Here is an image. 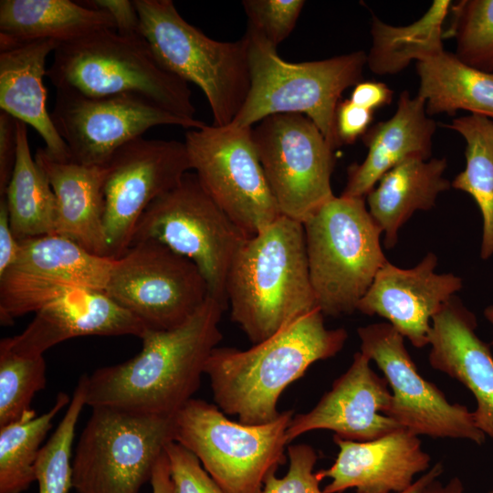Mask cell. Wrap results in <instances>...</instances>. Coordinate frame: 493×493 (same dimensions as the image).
Here are the masks:
<instances>
[{
	"label": "cell",
	"instance_id": "21",
	"mask_svg": "<svg viewBox=\"0 0 493 493\" xmlns=\"http://www.w3.org/2000/svg\"><path fill=\"white\" fill-rule=\"evenodd\" d=\"M477 326L475 314L456 296L451 298L432 319L429 362L471 392L475 424L493 439V356Z\"/></svg>",
	"mask_w": 493,
	"mask_h": 493
},
{
	"label": "cell",
	"instance_id": "39",
	"mask_svg": "<svg viewBox=\"0 0 493 493\" xmlns=\"http://www.w3.org/2000/svg\"><path fill=\"white\" fill-rule=\"evenodd\" d=\"M373 111L353 103L340 101L336 111V130L341 144H351L369 130Z\"/></svg>",
	"mask_w": 493,
	"mask_h": 493
},
{
	"label": "cell",
	"instance_id": "46",
	"mask_svg": "<svg viewBox=\"0 0 493 493\" xmlns=\"http://www.w3.org/2000/svg\"><path fill=\"white\" fill-rule=\"evenodd\" d=\"M484 315H485L486 319L493 326V305H490V306H488V307H487L485 309ZM492 346H493V341H492Z\"/></svg>",
	"mask_w": 493,
	"mask_h": 493
},
{
	"label": "cell",
	"instance_id": "40",
	"mask_svg": "<svg viewBox=\"0 0 493 493\" xmlns=\"http://www.w3.org/2000/svg\"><path fill=\"white\" fill-rule=\"evenodd\" d=\"M17 153V120L0 111V196L6 193Z\"/></svg>",
	"mask_w": 493,
	"mask_h": 493
},
{
	"label": "cell",
	"instance_id": "14",
	"mask_svg": "<svg viewBox=\"0 0 493 493\" xmlns=\"http://www.w3.org/2000/svg\"><path fill=\"white\" fill-rule=\"evenodd\" d=\"M357 333L361 352L377 364L392 390L387 416L416 435L484 444L486 435L477 427L473 412L451 404L435 384L420 375L404 337L390 323L362 326Z\"/></svg>",
	"mask_w": 493,
	"mask_h": 493
},
{
	"label": "cell",
	"instance_id": "41",
	"mask_svg": "<svg viewBox=\"0 0 493 493\" xmlns=\"http://www.w3.org/2000/svg\"><path fill=\"white\" fill-rule=\"evenodd\" d=\"M86 6L107 12L113 19L116 31L122 36H142L138 11L133 1L91 0L80 2Z\"/></svg>",
	"mask_w": 493,
	"mask_h": 493
},
{
	"label": "cell",
	"instance_id": "48",
	"mask_svg": "<svg viewBox=\"0 0 493 493\" xmlns=\"http://www.w3.org/2000/svg\"><path fill=\"white\" fill-rule=\"evenodd\" d=\"M488 493H493V489L489 490Z\"/></svg>",
	"mask_w": 493,
	"mask_h": 493
},
{
	"label": "cell",
	"instance_id": "4",
	"mask_svg": "<svg viewBox=\"0 0 493 493\" xmlns=\"http://www.w3.org/2000/svg\"><path fill=\"white\" fill-rule=\"evenodd\" d=\"M46 76L56 90L89 98L138 95L176 115L195 119L188 83L159 62L142 36L103 28L60 43Z\"/></svg>",
	"mask_w": 493,
	"mask_h": 493
},
{
	"label": "cell",
	"instance_id": "8",
	"mask_svg": "<svg viewBox=\"0 0 493 493\" xmlns=\"http://www.w3.org/2000/svg\"><path fill=\"white\" fill-rule=\"evenodd\" d=\"M293 416L287 410L266 424H245L192 398L173 415V441L193 452L226 493H260L267 476L286 463Z\"/></svg>",
	"mask_w": 493,
	"mask_h": 493
},
{
	"label": "cell",
	"instance_id": "43",
	"mask_svg": "<svg viewBox=\"0 0 493 493\" xmlns=\"http://www.w3.org/2000/svg\"><path fill=\"white\" fill-rule=\"evenodd\" d=\"M20 248L19 240L14 236L9 221L5 196H0V275L15 263Z\"/></svg>",
	"mask_w": 493,
	"mask_h": 493
},
{
	"label": "cell",
	"instance_id": "11",
	"mask_svg": "<svg viewBox=\"0 0 493 493\" xmlns=\"http://www.w3.org/2000/svg\"><path fill=\"white\" fill-rule=\"evenodd\" d=\"M191 170L219 207L254 236L280 215L252 138V127L233 124L185 133Z\"/></svg>",
	"mask_w": 493,
	"mask_h": 493
},
{
	"label": "cell",
	"instance_id": "1",
	"mask_svg": "<svg viewBox=\"0 0 493 493\" xmlns=\"http://www.w3.org/2000/svg\"><path fill=\"white\" fill-rule=\"evenodd\" d=\"M226 309L209 296L182 325L146 330L138 354L87 376L86 404L174 415L200 387L206 362L223 338L219 323Z\"/></svg>",
	"mask_w": 493,
	"mask_h": 493
},
{
	"label": "cell",
	"instance_id": "33",
	"mask_svg": "<svg viewBox=\"0 0 493 493\" xmlns=\"http://www.w3.org/2000/svg\"><path fill=\"white\" fill-rule=\"evenodd\" d=\"M87 374L75 387L63 418L42 446L35 464L38 493H68L72 488L71 449L79 414L86 404Z\"/></svg>",
	"mask_w": 493,
	"mask_h": 493
},
{
	"label": "cell",
	"instance_id": "20",
	"mask_svg": "<svg viewBox=\"0 0 493 493\" xmlns=\"http://www.w3.org/2000/svg\"><path fill=\"white\" fill-rule=\"evenodd\" d=\"M146 328L103 290L71 288L36 312L18 335L2 339L0 346L13 351L43 355L54 345L80 336L133 335Z\"/></svg>",
	"mask_w": 493,
	"mask_h": 493
},
{
	"label": "cell",
	"instance_id": "23",
	"mask_svg": "<svg viewBox=\"0 0 493 493\" xmlns=\"http://www.w3.org/2000/svg\"><path fill=\"white\" fill-rule=\"evenodd\" d=\"M35 160L45 172L57 199L55 234L87 250L109 257L105 232V166L60 162L39 148Z\"/></svg>",
	"mask_w": 493,
	"mask_h": 493
},
{
	"label": "cell",
	"instance_id": "37",
	"mask_svg": "<svg viewBox=\"0 0 493 493\" xmlns=\"http://www.w3.org/2000/svg\"><path fill=\"white\" fill-rule=\"evenodd\" d=\"M287 455L289 466L287 474L279 478L275 472L267 476L260 493H323L321 481L313 472L318 455L307 444L290 445Z\"/></svg>",
	"mask_w": 493,
	"mask_h": 493
},
{
	"label": "cell",
	"instance_id": "25",
	"mask_svg": "<svg viewBox=\"0 0 493 493\" xmlns=\"http://www.w3.org/2000/svg\"><path fill=\"white\" fill-rule=\"evenodd\" d=\"M446 158H409L387 172L367 195L368 210L384 236V246L396 245L399 229L416 211L434 207L451 183L444 177Z\"/></svg>",
	"mask_w": 493,
	"mask_h": 493
},
{
	"label": "cell",
	"instance_id": "5",
	"mask_svg": "<svg viewBox=\"0 0 493 493\" xmlns=\"http://www.w3.org/2000/svg\"><path fill=\"white\" fill-rule=\"evenodd\" d=\"M250 89L231 124L247 128L279 113H300L310 119L329 144H341L336 111L345 89L362 80L367 54L362 50L330 58L288 62L262 35L247 27Z\"/></svg>",
	"mask_w": 493,
	"mask_h": 493
},
{
	"label": "cell",
	"instance_id": "12",
	"mask_svg": "<svg viewBox=\"0 0 493 493\" xmlns=\"http://www.w3.org/2000/svg\"><path fill=\"white\" fill-rule=\"evenodd\" d=\"M104 291L153 330L182 325L209 297L197 266L153 239L131 243L115 259Z\"/></svg>",
	"mask_w": 493,
	"mask_h": 493
},
{
	"label": "cell",
	"instance_id": "38",
	"mask_svg": "<svg viewBox=\"0 0 493 493\" xmlns=\"http://www.w3.org/2000/svg\"><path fill=\"white\" fill-rule=\"evenodd\" d=\"M173 493H226L204 468L199 458L183 445L165 446Z\"/></svg>",
	"mask_w": 493,
	"mask_h": 493
},
{
	"label": "cell",
	"instance_id": "45",
	"mask_svg": "<svg viewBox=\"0 0 493 493\" xmlns=\"http://www.w3.org/2000/svg\"><path fill=\"white\" fill-rule=\"evenodd\" d=\"M152 493H173L169 461L165 451L158 459L150 480Z\"/></svg>",
	"mask_w": 493,
	"mask_h": 493
},
{
	"label": "cell",
	"instance_id": "3",
	"mask_svg": "<svg viewBox=\"0 0 493 493\" xmlns=\"http://www.w3.org/2000/svg\"><path fill=\"white\" fill-rule=\"evenodd\" d=\"M226 298L231 320L253 344L319 309L309 278L303 224L280 215L250 236L230 267Z\"/></svg>",
	"mask_w": 493,
	"mask_h": 493
},
{
	"label": "cell",
	"instance_id": "7",
	"mask_svg": "<svg viewBox=\"0 0 493 493\" xmlns=\"http://www.w3.org/2000/svg\"><path fill=\"white\" fill-rule=\"evenodd\" d=\"M141 33L159 62L205 93L215 126L233 122L250 89L248 39L217 41L189 24L171 0H134Z\"/></svg>",
	"mask_w": 493,
	"mask_h": 493
},
{
	"label": "cell",
	"instance_id": "16",
	"mask_svg": "<svg viewBox=\"0 0 493 493\" xmlns=\"http://www.w3.org/2000/svg\"><path fill=\"white\" fill-rule=\"evenodd\" d=\"M105 166L104 225L109 257L130 247L148 206L191 170L184 142L137 138L117 150Z\"/></svg>",
	"mask_w": 493,
	"mask_h": 493
},
{
	"label": "cell",
	"instance_id": "42",
	"mask_svg": "<svg viewBox=\"0 0 493 493\" xmlns=\"http://www.w3.org/2000/svg\"><path fill=\"white\" fill-rule=\"evenodd\" d=\"M393 97V91L383 82L362 81L354 86L350 100L365 109L374 110L389 105Z\"/></svg>",
	"mask_w": 493,
	"mask_h": 493
},
{
	"label": "cell",
	"instance_id": "27",
	"mask_svg": "<svg viewBox=\"0 0 493 493\" xmlns=\"http://www.w3.org/2000/svg\"><path fill=\"white\" fill-rule=\"evenodd\" d=\"M19 243L16 259L7 270L72 288L105 290L114 258L93 254L58 234L31 237Z\"/></svg>",
	"mask_w": 493,
	"mask_h": 493
},
{
	"label": "cell",
	"instance_id": "13",
	"mask_svg": "<svg viewBox=\"0 0 493 493\" xmlns=\"http://www.w3.org/2000/svg\"><path fill=\"white\" fill-rule=\"evenodd\" d=\"M252 138L281 215L303 224L334 196L335 150L307 116L270 115Z\"/></svg>",
	"mask_w": 493,
	"mask_h": 493
},
{
	"label": "cell",
	"instance_id": "34",
	"mask_svg": "<svg viewBox=\"0 0 493 493\" xmlns=\"http://www.w3.org/2000/svg\"><path fill=\"white\" fill-rule=\"evenodd\" d=\"M451 9L453 22L444 37L456 38V57L474 68L493 73V0H463Z\"/></svg>",
	"mask_w": 493,
	"mask_h": 493
},
{
	"label": "cell",
	"instance_id": "28",
	"mask_svg": "<svg viewBox=\"0 0 493 493\" xmlns=\"http://www.w3.org/2000/svg\"><path fill=\"white\" fill-rule=\"evenodd\" d=\"M417 96L426 113L455 114L459 110L493 120V73L474 68L446 50L418 61Z\"/></svg>",
	"mask_w": 493,
	"mask_h": 493
},
{
	"label": "cell",
	"instance_id": "2",
	"mask_svg": "<svg viewBox=\"0 0 493 493\" xmlns=\"http://www.w3.org/2000/svg\"><path fill=\"white\" fill-rule=\"evenodd\" d=\"M347 338L343 328L327 329L324 315L315 309L249 349L215 348L205 373L215 405L245 424L275 420L283 391L314 362L335 356Z\"/></svg>",
	"mask_w": 493,
	"mask_h": 493
},
{
	"label": "cell",
	"instance_id": "29",
	"mask_svg": "<svg viewBox=\"0 0 493 493\" xmlns=\"http://www.w3.org/2000/svg\"><path fill=\"white\" fill-rule=\"evenodd\" d=\"M452 3L435 0L425 14L407 26H392L372 16V47L367 66L377 75L404 70L413 60L421 61L443 52V23Z\"/></svg>",
	"mask_w": 493,
	"mask_h": 493
},
{
	"label": "cell",
	"instance_id": "19",
	"mask_svg": "<svg viewBox=\"0 0 493 493\" xmlns=\"http://www.w3.org/2000/svg\"><path fill=\"white\" fill-rule=\"evenodd\" d=\"M339 452L334 463L318 477L330 482L323 493H401L414 485L415 475L430 467L418 435L400 428L379 438L358 442L333 436Z\"/></svg>",
	"mask_w": 493,
	"mask_h": 493
},
{
	"label": "cell",
	"instance_id": "24",
	"mask_svg": "<svg viewBox=\"0 0 493 493\" xmlns=\"http://www.w3.org/2000/svg\"><path fill=\"white\" fill-rule=\"evenodd\" d=\"M59 43L36 40L0 50V108L32 126L45 142V150L55 160L70 161L68 149L47 110L43 79L46 61Z\"/></svg>",
	"mask_w": 493,
	"mask_h": 493
},
{
	"label": "cell",
	"instance_id": "32",
	"mask_svg": "<svg viewBox=\"0 0 493 493\" xmlns=\"http://www.w3.org/2000/svg\"><path fill=\"white\" fill-rule=\"evenodd\" d=\"M70 403L59 393L54 405L37 415L29 409L17 420L0 426V493H21L36 481L35 464L53 419Z\"/></svg>",
	"mask_w": 493,
	"mask_h": 493
},
{
	"label": "cell",
	"instance_id": "35",
	"mask_svg": "<svg viewBox=\"0 0 493 493\" xmlns=\"http://www.w3.org/2000/svg\"><path fill=\"white\" fill-rule=\"evenodd\" d=\"M43 355H29L0 346V426L31 409L35 394L46 387Z\"/></svg>",
	"mask_w": 493,
	"mask_h": 493
},
{
	"label": "cell",
	"instance_id": "6",
	"mask_svg": "<svg viewBox=\"0 0 493 493\" xmlns=\"http://www.w3.org/2000/svg\"><path fill=\"white\" fill-rule=\"evenodd\" d=\"M309 278L318 309L339 317L357 310L388 261L383 231L363 197L333 196L304 223Z\"/></svg>",
	"mask_w": 493,
	"mask_h": 493
},
{
	"label": "cell",
	"instance_id": "44",
	"mask_svg": "<svg viewBox=\"0 0 493 493\" xmlns=\"http://www.w3.org/2000/svg\"><path fill=\"white\" fill-rule=\"evenodd\" d=\"M442 472V465L435 464L417 480V485L411 493H464L463 483L457 477L451 478L446 485L442 484L437 479Z\"/></svg>",
	"mask_w": 493,
	"mask_h": 493
},
{
	"label": "cell",
	"instance_id": "15",
	"mask_svg": "<svg viewBox=\"0 0 493 493\" xmlns=\"http://www.w3.org/2000/svg\"><path fill=\"white\" fill-rule=\"evenodd\" d=\"M50 116L70 161L89 166L106 164L117 150L152 127L175 125L192 130L205 125L133 94L89 98L56 90Z\"/></svg>",
	"mask_w": 493,
	"mask_h": 493
},
{
	"label": "cell",
	"instance_id": "22",
	"mask_svg": "<svg viewBox=\"0 0 493 493\" xmlns=\"http://www.w3.org/2000/svg\"><path fill=\"white\" fill-rule=\"evenodd\" d=\"M435 130L436 122L426 113L425 101L403 91L394 115L369 128L362 136L367 155L362 163L349 166L341 195L364 198L400 163L409 158L430 159Z\"/></svg>",
	"mask_w": 493,
	"mask_h": 493
},
{
	"label": "cell",
	"instance_id": "36",
	"mask_svg": "<svg viewBox=\"0 0 493 493\" xmlns=\"http://www.w3.org/2000/svg\"><path fill=\"white\" fill-rule=\"evenodd\" d=\"M248 26L277 47L294 29L303 0H244Z\"/></svg>",
	"mask_w": 493,
	"mask_h": 493
},
{
	"label": "cell",
	"instance_id": "31",
	"mask_svg": "<svg viewBox=\"0 0 493 493\" xmlns=\"http://www.w3.org/2000/svg\"><path fill=\"white\" fill-rule=\"evenodd\" d=\"M446 128L457 131L466 142V168L451 187L467 193L482 216L480 257L493 255V120L477 114L454 119Z\"/></svg>",
	"mask_w": 493,
	"mask_h": 493
},
{
	"label": "cell",
	"instance_id": "10",
	"mask_svg": "<svg viewBox=\"0 0 493 493\" xmlns=\"http://www.w3.org/2000/svg\"><path fill=\"white\" fill-rule=\"evenodd\" d=\"M250 236L212 199L196 174L188 172L148 206L131 243L153 239L192 260L206 281L209 296L227 308V275Z\"/></svg>",
	"mask_w": 493,
	"mask_h": 493
},
{
	"label": "cell",
	"instance_id": "18",
	"mask_svg": "<svg viewBox=\"0 0 493 493\" xmlns=\"http://www.w3.org/2000/svg\"><path fill=\"white\" fill-rule=\"evenodd\" d=\"M437 257L433 252L411 268L387 261L357 310L386 319L414 347L426 346L433 317L463 287L460 277L435 273Z\"/></svg>",
	"mask_w": 493,
	"mask_h": 493
},
{
	"label": "cell",
	"instance_id": "26",
	"mask_svg": "<svg viewBox=\"0 0 493 493\" xmlns=\"http://www.w3.org/2000/svg\"><path fill=\"white\" fill-rule=\"evenodd\" d=\"M103 28L115 29L112 17L80 2L0 1V50L36 40L60 44Z\"/></svg>",
	"mask_w": 493,
	"mask_h": 493
},
{
	"label": "cell",
	"instance_id": "17",
	"mask_svg": "<svg viewBox=\"0 0 493 493\" xmlns=\"http://www.w3.org/2000/svg\"><path fill=\"white\" fill-rule=\"evenodd\" d=\"M370 362L361 351L356 352L351 366L318 404L292 417L287 443L314 430H330L341 439L364 442L402 428L386 415L393 394L386 380L372 371Z\"/></svg>",
	"mask_w": 493,
	"mask_h": 493
},
{
	"label": "cell",
	"instance_id": "30",
	"mask_svg": "<svg viewBox=\"0 0 493 493\" xmlns=\"http://www.w3.org/2000/svg\"><path fill=\"white\" fill-rule=\"evenodd\" d=\"M5 196L10 226L17 240L55 234L56 195L31 154L26 124L18 120L16 161Z\"/></svg>",
	"mask_w": 493,
	"mask_h": 493
},
{
	"label": "cell",
	"instance_id": "9",
	"mask_svg": "<svg viewBox=\"0 0 493 493\" xmlns=\"http://www.w3.org/2000/svg\"><path fill=\"white\" fill-rule=\"evenodd\" d=\"M173 436V415L92 407L72 462V488L139 493Z\"/></svg>",
	"mask_w": 493,
	"mask_h": 493
},
{
	"label": "cell",
	"instance_id": "47",
	"mask_svg": "<svg viewBox=\"0 0 493 493\" xmlns=\"http://www.w3.org/2000/svg\"><path fill=\"white\" fill-rule=\"evenodd\" d=\"M416 485H417V480L414 481V485L409 489H407V490H405L404 492H401V493H411L415 488Z\"/></svg>",
	"mask_w": 493,
	"mask_h": 493
}]
</instances>
